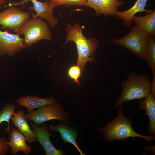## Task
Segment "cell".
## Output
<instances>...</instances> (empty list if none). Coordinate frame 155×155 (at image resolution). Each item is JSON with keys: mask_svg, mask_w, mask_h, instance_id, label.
<instances>
[{"mask_svg": "<svg viewBox=\"0 0 155 155\" xmlns=\"http://www.w3.org/2000/svg\"><path fill=\"white\" fill-rule=\"evenodd\" d=\"M85 27L79 24L75 23L73 26L70 24H66V37L64 46L68 42H74L76 44L78 52L77 65L83 70L87 62H92L95 60L94 55L99 45L98 41L94 38L87 39L84 35L82 30Z\"/></svg>", "mask_w": 155, "mask_h": 155, "instance_id": "1", "label": "cell"}, {"mask_svg": "<svg viewBox=\"0 0 155 155\" xmlns=\"http://www.w3.org/2000/svg\"><path fill=\"white\" fill-rule=\"evenodd\" d=\"M118 115L106 125L96 130L104 133L103 140L106 142L115 140L123 141L129 137H140L150 143L155 139L154 135L148 136L141 135L133 129L131 120L125 116L121 107L118 111Z\"/></svg>", "mask_w": 155, "mask_h": 155, "instance_id": "2", "label": "cell"}, {"mask_svg": "<svg viewBox=\"0 0 155 155\" xmlns=\"http://www.w3.org/2000/svg\"><path fill=\"white\" fill-rule=\"evenodd\" d=\"M150 84L147 73L139 75L134 72L130 73L127 80L121 84V94L114 107H120L124 103L145 98L150 93Z\"/></svg>", "mask_w": 155, "mask_h": 155, "instance_id": "3", "label": "cell"}, {"mask_svg": "<svg viewBox=\"0 0 155 155\" xmlns=\"http://www.w3.org/2000/svg\"><path fill=\"white\" fill-rule=\"evenodd\" d=\"M49 26L40 17L29 18L18 30L17 33L23 35L26 48L32 46L41 40H52Z\"/></svg>", "mask_w": 155, "mask_h": 155, "instance_id": "4", "label": "cell"}, {"mask_svg": "<svg viewBox=\"0 0 155 155\" xmlns=\"http://www.w3.org/2000/svg\"><path fill=\"white\" fill-rule=\"evenodd\" d=\"M149 35L136 25L125 36L117 39L110 40V42L125 47L142 59L146 53Z\"/></svg>", "mask_w": 155, "mask_h": 155, "instance_id": "5", "label": "cell"}, {"mask_svg": "<svg viewBox=\"0 0 155 155\" xmlns=\"http://www.w3.org/2000/svg\"><path fill=\"white\" fill-rule=\"evenodd\" d=\"M70 116V115L65 111L59 104L55 102L53 104L45 105L25 115L27 120L33 121L39 126L45 122L53 119L73 125L69 118Z\"/></svg>", "mask_w": 155, "mask_h": 155, "instance_id": "6", "label": "cell"}, {"mask_svg": "<svg viewBox=\"0 0 155 155\" xmlns=\"http://www.w3.org/2000/svg\"><path fill=\"white\" fill-rule=\"evenodd\" d=\"M30 13L17 7L12 6L0 12V25L3 29L17 32L30 18Z\"/></svg>", "mask_w": 155, "mask_h": 155, "instance_id": "7", "label": "cell"}, {"mask_svg": "<svg viewBox=\"0 0 155 155\" xmlns=\"http://www.w3.org/2000/svg\"><path fill=\"white\" fill-rule=\"evenodd\" d=\"M7 30H0V56L5 54L12 57L26 48L24 39L19 34H11Z\"/></svg>", "mask_w": 155, "mask_h": 155, "instance_id": "8", "label": "cell"}, {"mask_svg": "<svg viewBox=\"0 0 155 155\" xmlns=\"http://www.w3.org/2000/svg\"><path fill=\"white\" fill-rule=\"evenodd\" d=\"M125 3L123 0H87L84 6L93 9L98 16L103 14L107 17L115 16L117 9Z\"/></svg>", "mask_w": 155, "mask_h": 155, "instance_id": "9", "label": "cell"}, {"mask_svg": "<svg viewBox=\"0 0 155 155\" xmlns=\"http://www.w3.org/2000/svg\"><path fill=\"white\" fill-rule=\"evenodd\" d=\"M35 132L36 137L43 148L46 155H63L65 152L62 149L58 150L53 146L49 140L50 136H54L50 133V129L46 124L39 126L30 122Z\"/></svg>", "mask_w": 155, "mask_h": 155, "instance_id": "10", "label": "cell"}, {"mask_svg": "<svg viewBox=\"0 0 155 155\" xmlns=\"http://www.w3.org/2000/svg\"><path fill=\"white\" fill-rule=\"evenodd\" d=\"M33 6L30 7V10L35 11L36 13H32V17H40L44 19L51 28L55 27L58 23V20L54 16L53 9L55 7L50 3L49 1L42 2L38 0H29Z\"/></svg>", "mask_w": 155, "mask_h": 155, "instance_id": "11", "label": "cell"}, {"mask_svg": "<svg viewBox=\"0 0 155 155\" xmlns=\"http://www.w3.org/2000/svg\"><path fill=\"white\" fill-rule=\"evenodd\" d=\"M9 141L7 143L11 148V154L16 155L19 152H22L26 155L32 150L31 147L26 143L25 136L18 130L12 129L11 132Z\"/></svg>", "mask_w": 155, "mask_h": 155, "instance_id": "12", "label": "cell"}, {"mask_svg": "<svg viewBox=\"0 0 155 155\" xmlns=\"http://www.w3.org/2000/svg\"><path fill=\"white\" fill-rule=\"evenodd\" d=\"M25 115L22 110L17 111L11 119L12 122L18 130L25 136L28 142H35L37 141L35 132L32 130L29 126Z\"/></svg>", "mask_w": 155, "mask_h": 155, "instance_id": "13", "label": "cell"}, {"mask_svg": "<svg viewBox=\"0 0 155 155\" xmlns=\"http://www.w3.org/2000/svg\"><path fill=\"white\" fill-rule=\"evenodd\" d=\"M67 124L61 121L55 125H49L50 130L59 132L61 135V137L64 142L72 144L76 148L80 155H85L80 148L76 141L78 131Z\"/></svg>", "mask_w": 155, "mask_h": 155, "instance_id": "14", "label": "cell"}, {"mask_svg": "<svg viewBox=\"0 0 155 155\" xmlns=\"http://www.w3.org/2000/svg\"><path fill=\"white\" fill-rule=\"evenodd\" d=\"M16 102L20 106L26 108L28 113L32 112L35 108H38L47 104H53L55 102V99L53 97L42 98L36 95H29L21 96Z\"/></svg>", "mask_w": 155, "mask_h": 155, "instance_id": "15", "label": "cell"}, {"mask_svg": "<svg viewBox=\"0 0 155 155\" xmlns=\"http://www.w3.org/2000/svg\"><path fill=\"white\" fill-rule=\"evenodd\" d=\"M148 0H137L134 5L129 9L124 11H117L115 16L121 19L124 24L130 28L133 17L138 12H146L147 13L152 12L153 10L145 9L146 3Z\"/></svg>", "mask_w": 155, "mask_h": 155, "instance_id": "16", "label": "cell"}, {"mask_svg": "<svg viewBox=\"0 0 155 155\" xmlns=\"http://www.w3.org/2000/svg\"><path fill=\"white\" fill-rule=\"evenodd\" d=\"M144 100L141 101L139 104V108L145 110L148 117L149 124L148 127L149 134L151 135H155V99L150 93L145 97Z\"/></svg>", "mask_w": 155, "mask_h": 155, "instance_id": "17", "label": "cell"}, {"mask_svg": "<svg viewBox=\"0 0 155 155\" xmlns=\"http://www.w3.org/2000/svg\"><path fill=\"white\" fill-rule=\"evenodd\" d=\"M140 28L148 35H155V10L145 16H139L135 15L132 19Z\"/></svg>", "mask_w": 155, "mask_h": 155, "instance_id": "18", "label": "cell"}, {"mask_svg": "<svg viewBox=\"0 0 155 155\" xmlns=\"http://www.w3.org/2000/svg\"><path fill=\"white\" fill-rule=\"evenodd\" d=\"M148 63L153 76H155V38L154 35H149L145 54L144 57Z\"/></svg>", "mask_w": 155, "mask_h": 155, "instance_id": "19", "label": "cell"}, {"mask_svg": "<svg viewBox=\"0 0 155 155\" xmlns=\"http://www.w3.org/2000/svg\"><path fill=\"white\" fill-rule=\"evenodd\" d=\"M16 106L14 104H9L7 103L5 106L1 108L0 111V125L1 123L4 121L7 122V127L5 131L7 132L9 135L11 130V127L9 125V120L11 119L12 117L16 113L15 109Z\"/></svg>", "mask_w": 155, "mask_h": 155, "instance_id": "20", "label": "cell"}, {"mask_svg": "<svg viewBox=\"0 0 155 155\" xmlns=\"http://www.w3.org/2000/svg\"><path fill=\"white\" fill-rule=\"evenodd\" d=\"M82 71L78 65H75L70 67L67 71V75L69 77L79 85L80 84L79 80L81 75Z\"/></svg>", "mask_w": 155, "mask_h": 155, "instance_id": "21", "label": "cell"}, {"mask_svg": "<svg viewBox=\"0 0 155 155\" xmlns=\"http://www.w3.org/2000/svg\"><path fill=\"white\" fill-rule=\"evenodd\" d=\"M7 141L6 137L0 138V155H4L9 151L10 147Z\"/></svg>", "mask_w": 155, "mask_h": 155, "instance_id": "22", "label": "cell"}, {"mask_svg": "<svg viewBox=\"0 0 155 155\" xmlns=\"http://www.w3.org/2000/svg\"><path fill=\"white\" fill-rule=\"evenodd\" d=\"M87 0H68L67 3L65 5L67 7L72 6L77 7L84 6Z\"/></svg>", "mask_w": 155, "mask_h": 155, "instance_id": "23", "label": "cell"}, {"mask_svg": "<svg viewBox=\"0 0 155 155\" xmlns=\"http://www.w3.org/2000/svg\"><path fill=\"white\" fill-rule=\"evenodd\" d=\"M68 0H50V3L55 7L61 5H65Z\"/></svg>", "mask_w": 155, "mask_h": 155, "instance_id": "24", "label": "cell"}, {"mask_svg": "<svg viewBox=\"0 0 155 155\" xmlns=\"http://www.w3.org/2000/svg\"><path fill=\"white\" fill-rule=\"evenodd\" d=\"M150 93L155 97V76H153L152 81L151 82Z\"/></svg>", "mask_w": 155, "mask_h": 155, "instance_id": "25", "label": "cell"}, {"mask_svg": "<svg viewBox=\"0 0 155 155\" xmlns=\"http://www.w3.org/2000/svg\"><path fill=\"white\" fill-rule=\"evenodd\" d=\"M10 0H0V6L5 4L7 1Z\"/></svg>", "mask_w": 155, "mask_h": 155, "instance_id": "26", "label": "cell"}]
</instances>
